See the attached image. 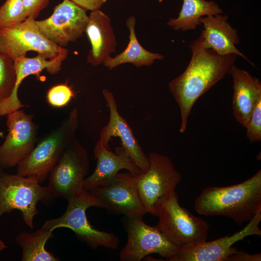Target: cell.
<instances>
[{"label": "cell", "mask_w": 261, "mask_h": 261, "mask_svg": "<svg viewBox=\"0 0 261 261\" xmlns=\"http://www.w3.org/2000/svg\"><path fill=\"white\" fill-rule=\"evenodd\" d=\"M149 167L135 176L138 193L147 213L157 216L164 203L175 193L182 175L167 156L150 153Z\"/></svg>", "instance_id": "8992f818"}, {"label": "cell", "mask_w": 261, "mask_h": 261, "mask_svg": "<svg viewBox=\"0 0 261 261\" xmlns=\"http://www.w3.org/2000/svg\"><path fill=\"white\" fill-rule=\"evenodd\" d=\"M8 132L0 146V168L15 167L32 150L38 126L33 115L17 110L6 116Z\"/></svg>", "instance_id": "7c38bea8"}, {"label": "cell", "mask_w": 261, "mask_h": 261, "mask_svg": "<svg viewBox=\"0 0 261 261\" xmlns=\"http://www.w3.org/2000/svg\"><path fill=\"white\" fill-rule=\"evenodd\" d=\"M68 201L65 213L58 218L46 221L42 227L52 232L59 228L70 229L93 249L99 246L113 249L118 247L120 241L117 235L97 230L87 218L86 210L88 208L99 207L98 201L90 191L83 189Z\"/></svg>", "instance_id": "5b68a950"}, {"label": "cell", "mask_w": 261, "mask_h": 261, "mask_svg": "<svg viewBox=\"0 0 261 261\" xmlns=\"http://www.w3.org/2000/svg\"><path fill=\"white\" fill-rule=\"evenodd\" d=\"M183 5L176 18H171L167 23L175 30H194L201 25L202 17L221 14L223 10L213 1L183 0Z\"/></svg>", "instance_id": "7402d4cb"}, {"label": "cell", "mask_w": 261, "mask_h": 261, "mask_svg": "<svg viewBox=\"0 0 261 261\" xmlns=\"http://www.w3.org/2000/svg\"><path fill=\"white\" fill-rule=\"evenodd\" d=\"M194 207L200 215L227 217L242 226L261 209V170L237 184L205 188L196 198Z\"/></svg>", "instance_id": "7a4b0ae2"}, {"label": "cell", "mask_w": 261, "mask_h": 261, "mask_svg": "<svg viewBox=\"0 0 261 261\" xmlns=\"http://www.w3.org/2000/svg\"><path fill=\"white\" fill-rule=\"evenodd\" d=\"M88 19L86 10L70 0H63L50 16L36 22L46 38L64 47L83 36Z\"/></svg>", "instance_id": "4fadbf2b"}, {"label": "cell", "mask_w": 261, "mask_h": 261, "mask_svg": "<svg viewBox=\"0 0 261 261\" xmlns=\"http://www.w3.org/2000/svg\"><path fill=\"white\" fill-rule=\"evenodd\" d=\"M99 207L127 218H143L147 213L140 198L135 176L118 173L107 182L90 190Z\"/></svg>", "instance_id": "8fae6325"}, {"label": "cell", "mask_w": 261, "mask_h": 261, "mask_svg": "<svg viewBox=\"0 0 261 261\" xmlns=\"http://www.w3.org/2000/svg\"><path fill=\"white\" fill-rule=\"evenodd\" d=\"M53 232L41 227L33 233L22 232L16 237V243L22 250V261H58L59 258L45 249Z\"/></svg>", "instance_id": "603a6c76"}, {"label": "cell", "mask_w": 261, "mask_h": 261, "mask_svg": "<svg viewBox=\"0 0 261 261\" xmlns=\"http://www.w3.org/2000/svg\"><path fill=\"white\" fill-rule=\"evenodd\" d=\"M75 96L72 88L67 84H59L52 86L46 93L48 104L55 108H62L67 105Z\"/></svg>", "instance_id": "484cf974"}, {"label": "cell", "mask_w": 261, "mask_h": 261, "mask_svg": "<svg viewBox=\"0 0 261 261\" xmlns=\"http://www.w3.org/2000/svg\"><path fill=\"white\" fill-rule=\"evenodd\" d=\"M64 48L46 38L41 32L35 19L31 16L20 23L0 28V51L14 60L26 57L29 51L53 59Z\"/></svg>", "instance_id": "9c48e42d"}, {"label": "cell", "mask_w": 261, "mask_h": 261, "mask_svg": "<svg viewBox=\"0 0 261 261\" xmlns=\"http://www.w3.org/2000/svg\"><path fill=\"white\" fill-rule=\"evenodd\" d=\"M2 170H3L0 168V172Z\"/></svg>", "instance_id": "1f68e13d"}, {"label": "cell", "mask_w": 261, "mask_h": 261, "mask_svg": "<svg viewBox=\"0 0 261 261\" xmlns=\"http://www.w3.org/2000/svg\"><path fill=\"white\" fill-rule=\"evenodd\" d=\"M7 248V246L0 238V252Z\"/></svg>", "instance_id": "4dcf8cb0"}, {"label": "cell", "mask_w": 261, "mask_h": 261, "mask_svg": "<svg viewBox=\"0 0 261 261\" xmlns=\"http://www.w3.org/2000/svg\"><path fill=\"white\" fill-rule=\"evenodd\" d=\"M229 74L233 82V115L245 128L254 108L261 101V82L248 71L235 65L231 68Z\"/></svg>", "instance_id": "d6986e66"}, {"label": "cell", "mask_w": 261, "mask_h": 261, "mask_svg": "<svg viewBox=\"0 0 261 261\" xmlns=\"http://www.w3.org/2000/svg\"><path fill=\"white\" fill-rule=\"evenodd\" d=\"M261 253L250 254L246 251L238 250L230 255L226 261H261Z\"/></svg>", "instance_id": "f1b7e54d"}, {"label": "cell", "mask_w": 261, "mask_h": 261, "mask_svg": "<svg viewBox=\"0 0 261 261\" xmlns=\"http://www.w3.org/2000/svg\"><path fill=\"white\" fill-rule=\"evenodd\" d=\"M246 135L250 143L261 140V101L254 108L245 127Z\"/></svg>", "instance_id": "4316f807"}, {"label": "cell", "mask_w": 261, "mask_h": 261, "mask_svg": "<svg viewBox=\"0 0 261 261\" xmlns=\"http://www.w3.org/2000/svg\"><path fill=\"white\" fill-rule=\"evenodd\" d=\"M85 29L91 44L87 61L93 66L103 64L116 50V41L109 16L99 10L91 11Z\"/></svg>", "instance_id": "ffe728a7"}, {"label": "cell", "mask_w": 261, "mask_h": 261, "mask_svg": "<svg viewBox=\"0 0 261 261\" xmlns=\"http://www.w3.org/2000/svg\"><path fill=\"white\" fill-rule=\"evenodd\" d=\"M15 81L14 60L0 51V101L11 95Z\"/></svg>", "instance_id": "cb8c5ba5"}, {"label": "cell", "mask_w": 261, "mask_h": 261, "mask_svg": "<svg viewBox=\"0 0 261 261\" xmlns=\"http://www.w3.org/2000/svg\"><path fill=\"white\" fill-rule=\"evenodd\" d=\"M28 17L36 19L48 4L50 0H22Z\"/></svg>", "instance_id": "83f0119b"}, {"label": "cell", "mask_w": 261, "mask_h": 261, "mask_svg": "<svg viewBox=\"0 0 261 261\" xmlns=\"http://www.w3.org/2000/svg\"><path fill=\"white\" fill-rule=\"evenodd\" d=\"M93 151L97 160L96 166L93 173L85 179L84 189L90 190L107 182L123 169L128 170L134 176L141 172L122 147H117L115 154L99 141Z\"/></svg>", "instance_id": "ac0fdd59"}, {"label": "cell", "mask_w": 261, "mask_h": 261, "mask_svg": "<svg viewBox=\"0 0 261 261\" xmlns=\"http://www.w3.org/2000/svg\"><path fill=\"white\" fill-rule=\"evenodd\" d=\"M27 17L22 0H6L0 7V28L20 23Z\"/></svg>", "instance_id": "d4e9b609"}, {"label": "cell", "mask_w": 261, "mask_h": 261, "mask_svg": "<svg viewBox=\"0 0 261 261\" xmlns=\"http://www.w3.org/2000/svg\"><path fill=\"white\" fill-rule=\"evenodd\" d=\"M68 50L65 48L59 55L53 59H49L45 56L38 53L33 58L26 56L18 58L14 60L16 73V81L11 95L0 101V116L8 114L25 106L18 96V90L23 80L30 75L40 77V74L44 69L51 74H55L61 70L62 61L67 57Z\"/></svg>", "instance_id": "2e32d148"}, {"label": "cell", "mask_w": 261, "mask_h": 261, "mask_svg": "<svg viewBox=\"0 0 261 261\" xmlns=\"http://www.w3.org/2000/svg\"><path fill=\"white\" fill-rule=\"evenodd\" d=\"M102 94L109 110L110 117L108 123L101 132L99 141L109 149L111 138L119 137L122 147L128 155L142 172H145L149 167L148 156L142 150L128 123L119 114L113 93L104 89Z\"/></svg>", "instance_id": "9a60e30c"}, {"label": "cell", "mask_w": 261, "mask_h": 261, "mask_svg": "<svg viewBox=\"0 0 261 261\" xmlns=\"http://www.w3.org/2000/svg\"><path fill=\"white\" fill-rule=\"evenodd\" d=\"M89 170L87 152L75 136L50 172L47 186L55 198L69 200L84 189Z\"/></svg>", "instance_id": "ba28073f"}, {"label": "cell", "mask_w": 261, "mask_h": 261, "mask_svg": "<svg viewBox=\"0 0 261 261\" xmlns=\"http://www.w3.org/2000/svg\"><path fill=\"white\" fill-rule=\"evenodd\" d=\"M85 10H99L107 0H70Z\"/></svg>", "instance_id": "f546056e"}, {"label": "cell", "mask_w": 261, "mask_h": 261, "mask_svg": "<svg viewBox=\"0 0 261 261\" xmlns=\"http://www.w3.org/2000/svg\"><path fill=\"white\" fill-rule=\"evenodd\" d=\"M78 125V111L74 108L68 116L36 144L18 164L16 174L22 176H35L39 183H42L75 136Z\"/></svg>", "instance_id": "3957f363"}, {"label": "cell", "mask_w": 261, "mask_h": 261, "mask_svg": "<svg viewBox=\"0 0 261 261\" xmlns=\"http://www.w3.org/2000/svg\"><path fill=\"white\" fill-rule=\"evenodd\" d=\"M190 61L185 70L169 83V89L180 112L179 131L184 133L195 102L217 83L229 74L236 55H220L207 48L199 38L189 45Z\"/></svg>", "instance_id": "6da1fadb"}, {"label": "cell", "mask_w": 261, "mask_h": 261, "mask_svg": "<svg viewBox=\"0 0 261 261\" xmlns=\"http://www.w3.org/2000/svg\"><path fill=\"white\" fill-rule=\"evenodd\" d=\"M40 184L35 176H22L0 171V218L4 214L18 210L26 224L33 228L34 217L38 213V203L48 206L56 198L48 186Z\"/></svg>", "instance_id": "277c9868"}, {"label": "cell", "mask_w": 261, "mask_h": 261, "mask_svg": "<svg viewBox=\"0 0 261 261\" xmlns=\"http://www.w3.org/2000/svg\"><path fill=\"white\" fill-rule=\"evenodd\" d=\"M261 209L241 230L231 236L216 240H207L194 245L179 248L171 261H226L227 258L237 250L232 247L237 242L251 235H261L259 224Z\"/></svg>", "instance_id": "5bb4252c"}, {"label": "cell", "mask_w": 261, "mask_h": 261, "mask_svg": "<svg viewBox=\"0 0 261 261\" xmlns=\"http://www.w3.org/2000/svg\"><path fill=\"white\" fill-rule=\"evenodd\" d=\"M226 15H210L202 17L200 22L203 25L200 38L207 48L211 49L220 55H235L255 65L236 47L240 43L236 29L227 21Z\"/></svg>", "instance_id": "e0dca14e"}, {"label": "cell", "mask_w": 261, "mask_h": 261, "mask_svg": "<svg viewBox=\"0 0 261 261\" xmlns=\"http://www.w3.org/2000/svg\"><path fill=\"white\" fill-rule=\"evenodd\" d=\"M129 30V42L126 48L120 53L112 57H107L103 64L110 70L122 64L131 63L137 67L152 65L156 60H162L164 56L157 53H153L143 47L137 40L135 27L136 18L132 15L126 22Z\"/></svg>", "instance_id": "44dd1931"}, {"label": "cell", "mask_w": 261, "mask_h": 261, "mask_svg": "<svg viewBox=\"0 0 261 261\" xmlns=\"http://www.w3.org/2000/svg\"><path fill=\"white\" fill-rule=\"evenodd\" d=\"M128 240L119 254L121 261H140L153 253L171 261L178 248L155 226L144 222L143 218H127Z\"/></svg>", "instance_id": "30bf717a"}, {"label": "cell", "mask_w": 261, "mask_h": 261, "mask_svg": "<svg viewBox=\"0 0 261 261\" xmlns=\"http://www.w3.org/2000/svg\"><path fill=\"white\" fill-rule=\"evenodd\" d=\"M157 216L156 227L178 249L207 240L208 223L181 206L176 192L164 203Z\"/></svg>", "instance_id": "52a82bcc"}]
</instances>
